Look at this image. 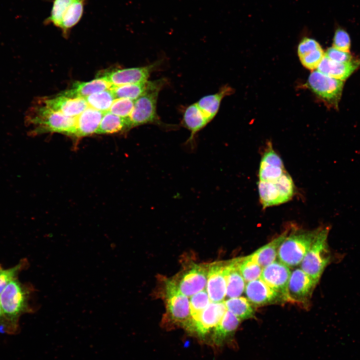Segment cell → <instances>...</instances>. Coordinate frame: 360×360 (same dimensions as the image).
Segmentation results:
<instances>
[{
	"label": "cell",
	"mask_w": 360,
	"mask_h": 360,
	"mask_svg": "<svg viewBox=\"0 0 360 360\" xmlns=\"http://www.w3.org/2000/svg\"><path fill=\"white\" fill-rule=\"evenodd\" d=\"M238 266L246 282L260 277L262 268L258 264L252 254L238 258Z\"/></svg>",
	"instance_id": "f546056e"
},
{
	"label": "cell",
	"mask_w": 360,
	"mask_h": 360,
	"mask_svg": "<svg viewBox=\"0 0 360 360\" xmlns=\"http://www.w3.org/2000/svg\"><path fill=\"white\" fill-rule=\"evenodd\" d=\"M360 60H352L346 62H339L330 60L325 55L318 67V71L321 73L344 80L359 66Z\"/></svg>",
	"instance_id": "7402d4cb"
},
{
	"label": "cell",
	"mask_w": 360,
	"mask_h": 360,
	"mask_svg": "<svg viewBox=\"0 0 360 360\" xmlns=\"http://www.w3.org/2000/svg\"><path fill=\"white\" fill-rule=\"evenodd\" d=\"M32 286L16 278L10 282L0 294V304L4 318V332L8 334H17L20 329V317L33 312L30 303L33 292Z\"/></svg>",
	"instance_id": "6da1fadb"
},
{
	"label": "cell",
	"mask_w": 360,
	"mask_h": 360,
	"mask_svg": "<svg viewBox=\"0 0 360 360\" xmlns=\"http://www.w3.org/2000/svg\"><path fill=\"white\" fill-rule=\"evenodd\" d=\"M162 88L151 90L134 100L133 110L128 118L130 129L145 124H160L156 112V102Z\"/></svg>",
	"instance_id": "52a82bcc"
},
{
	"label": "cell",
	"mask_w": 360,
	"mask_h": 360,
	"mask_svg": "<svg viewBox=\"0 0 360 360\" xmlns=\"http://www.w3.org/2000/svg\"><path fill=\"white\" fill-rule=\"evenodd\" d=\"M325 56L332 60L339 62H351L352 56L350 52L339 50L334 47L328 48Z\"/></svg>",
	"instance_id": "74e56055"
},
{
	"label": "cell",
	"mask_w": 360,
	"mask_h": 360,
	"mask_svg": "<svg viewBox=\"0 0 360 360\" xmlns=\"http://www.w3.org/2000/svg\"><path fill=\"white\" fill-rule=\"evenodd\" d=\"M325 54L322 47L300 58L302 64L306 68L314 70L318 68Z\"/></svg>",
	"instance_id": "d590c367"
},
{
	"label": "cell",
	"mask_w": 360,
	"mask_h": 360,
	"mask_svg": "<svg viewBox=\"0 0 360 360\" xmlns=\"http://www.w3.org/2000/svg\"><path fill=\"white\" fill-rule=\"evenodd\" d=\"M104 112L88 106L76 117L73 137L78 139L90 136L97 130Z\"/></svg>",
	"instance_id": "44dd1931"
},
{
	"label": "cell",
	"mask_w": 360,
	"mask_h": 360,
	"mask_svg": "<svg viewBox=\"0 0 360 360\" xmlns=\"http://www.w3.org/2000/svg\"><path fill=\"white\" fill-rule=\"evenodd\" d=\"M164 298L166 306L164 322L170 326L184 328L190 318V305L188 297L182 294L171 280L165 282Z\"/></svg>",
	"instance_id": "8992f818"
},
{
	"label": "cell",
	"mask_w": 360,
	"mask_h": 360,
	"mask_svg": "<svg viewBox=\"0 0 360 360\" xmlns=\"http://www.w3.org/2000/svg\"><path fill=\"white\" fill-rule=\"evenodd\" d=\"M228 260L208 264L206 290L212 302H224L226 296V275Z\"/></svg>",
	"instance_id": "7c38bea8"
},
{
	"label": "cell",
	"mask_w": 360,
	"mask_h": 360,
	"mask_svg": "<svg viewBox=\"0 0 360 360\" xmlns=\"http://www.w3.org/2000/svg\"><path fill=\"white\" fill-rule=\"evenodd\" d=\"M333 47L349 52L350 47V39L348 33L343 28L336 30L333 38Z\"/></svg>",
	"instance_id": "8d00e7d4"
},
{
	"label": "cell",
	"mask_w": 360,
	"mask_h": 360,
	"mask_svg": "<svg viewBox=\"0 0 360 360\" xmlns=\"http://www.w3.org/2000/svg\"><path fill=\"white\" fill-rule=\"evenodd\" d=\"M210 302L206 289L190 296V318L184 328L190 323L194 321Z\"/></svg>",
	"instance_id": "1f68e13d"
},
{
	"label": "cell",
	"mask_w": 360,
	"mask_h": 360,
	"mask_svg": "<svg viewBox=\"0 0 360 360\" xmlns=\"http://www.w3.org/2000/svg\"><path fill=\"white\" fill-rule=\"evenodd\" d=\"M238 258L228 260L226 275V296H240L244 292L246 281L238 266Z\"/></svg>",
	"instance_id": "603a6c76"
},
{
	"label": "cell",
	"mask_w": 360,
	"mask_h": 360,
	"mask_svg": "<svg viewBox=\"0 0 360 360\" xmlns=\"http://www.w3.org/2000/svg\"><path fill=\"white\" fill-rule=\"evenodd\" d=\"M134 100L124 98H116L108 112L124 118H128L134 106Z\"/></svg>",
	"instance_id": "e575fe53"
},
{
	"label": "cell",
	"mask_w": 360,
	"mask_h": 360,
	"mask_svg": "<svg viewBox=\"0 0 360 360\" xmlns=\"http://www.w3.org/2000/svg\"><path fill=\"white\" fill-rule=\"evenodd\" d=\"M128 118H124L106 112L103 114L97 134H112L130 130Z\"/></svg>",
	"instance_id": "83f0119b"
},
{
	"label": "cell",
	"mask_w": 360,
	"mask_h": 360,
	"mask_svg": "<svg viewBox=\"0 0 360 360\" xmlns=\"http://www.w3.org/2000/svg\"><path fill=\"white\" fill-rule=\"evenodd\" d=\"M319 228L312 230H304L293 226L287 228V234L278 250L279 260L289 267H295L300 264Z\"/></svg>",
	"instance_id": "3957f363"
},
{
	"label": "cell",
	"mask_w": 360,
	"mask_h": 360,
	"mask_svg": "<svg viewBox=\"0 0 360 360\" xmlns=\"http://www.w3.org/2000/svg\"><path fill=\"white\" fill-rule=\"evenodd\" d=\"M232 92V88L225 86L216 93L202 97L196 104L210 122L218 113L222 98Z\"/></svg>",
	"instance_id": "484cf974"
},
{
	"label": "cell",
	"mask_w": 360,
	"mask_h": 360,
	"mask_svg": "<svg viewBox=\"0 0 360 360\" xmlns=\"http://www.w3.org/2000/svg\"><path fill=\"white\" fill-rule=\"evenodd\" d=\"M331 226L321 225L310 247L303 258L300 268L318 282L326 267L332 261L328 238Z\"/></svg>",
	"instance_id": "277c9868"
},
{
	"label": "cell",
	"mask_w": 360,
	"mask_h": 360,
	"mask_svg": "<svg viewBox=\"0 0 360 360\" xmlns=\"http://www.w3.org/2000/svg\"><path fill=\"white\" fill-rule=\"evenodd\" d=\"M40 100L52 110L72 118L78 117L88 107L85 98H71L59 94Z\"/></svg>",
	"instance_id": "e0dca14e"
},
{
	"label": "cell",
	"mask_w": 360,
	"mask_h": 360,
	"mask_svg": "<svg viewBox=\"0 0 360 360\" xmlns=\"http://www.w3.org/2000/svg\"><path fill=\"white\" fill-rule=\"evenodd\" d=\"M73 0H53L50 15L44 21V24H52L59 28L61 17L65 7Z\"/></svg>",
	"instance_id": "836d02e7"
},
{
	"label": "cell",
	"mask_w": 360,
	"mask_h": 360,
	"mask_svg": "<svg viewBox=\"0 0 360 360\" xmlns=\"http://www.w3.org/2000/svg\"><path fill=\"white\" fill-rule=\"evenodd\" d=\"M286 172L282 158L273 148L272 144L268 142L261 158L258 171L259 180L272 182Z\"/></svg>",
	"instance_id": "2e32d148"
},
{
	"label": "cell",
	"mask_w": 360,
	"mask_h": 360,
	"mask_svg": "<svg viewBox=\"0 0 360 360\" xmlns=\"http://www.w3.org/2000/svg\"><path fill=\"white\" fill-rule=\"evenodd\" d=\"M290 274L289 266L280 260H275L262 268L260 278L288 302V286Z\"/></svg>",
	"instance_id": "5bb4252c"
},
{
	"label": "cell",
	"mask_w": 360,
	"mask_h": 360,
	"mask_svg": "<svg viewBox=\"0 0 360 360\" xmlns=\"http://www.w3.org/2000/svg\"><path fill=\"white\" fill-rule=\"evenodd\" d=\"M258 188L263 208L286 203L292 200L295 192L294 181L288 172L272 182L258 180Z\"/></svg>",
	"instance_id": "5b68a950"
},
{
	"label": "cell",
	"mask_w": 360,
	"mask_h": 360,
	"mask_svg": "<svg viewBox=\"0 0 360 360\" xmlns=\"http://www.w3.org/2000/svg\"><path fill=\"white\" fill-rule=\"evenodd\" d=\"M226 310L224 301L210 302L198 317L184 328L192 334L203 338L219 323Z\"/></svg>",
	"instance_id": "30bf717a"
},
{
	"label": "cell",
	"mask_w": 360,
	"mask_h": 360,
	"mask_svg": "<svg viewBox=\"0 0 360 360\" xmlns=\"http://www.w3.org/2000/svg\"><path fill=\"white\" fill-rule=\"evenodd\" d=\"M318 282L300 268L292 272L288 286V302L308 305Z\"/></svg>",
	"instance_id": "8fae6325"
},
{
	"label": "cell",
	"mask_w": 360,
	"mask_h": 360,
	"mask_svg": "<svg viewBox=\"0 0 360 360\" xmlns=\"http://www.w3.org/2000/svg\"><path fill=\"white\" fill-rule=\"evenodd\" d=\"M244 292L246 298L255 306L286 302L280 294L271 288L260 278L246 282Z\"/></svg>",
	"instance_id": "9a60e30c"
},
{
	"label": "cell",
	"mask_w": 360,
	"mask_h": 360,
	"mask_svg": "<svg viewBox=\"0 0 360 360\" xmlns=\"http://www.w3.org/2000/svg\"><path fill=\"white\" fill-rule=\"evenodd\" d=\"M159 64L158 62H156L142 67L118 69L108 72L104 76L112 86L142 83L148 80L150 74Z\"/></svg>",
	"instance_id": "4fadbf2b"
},
{
	"label": "cell",
	"mask_w": 360,
	"mask_h": 360,
	"mask_svg": "<svg viewBox=\"0 0 360 360\" xmlns=\"http://www.w3.org/2000/svg\"><path fill=\"white\" fill-rule=\"evenodd\" d=\"M2 326L3 327L4 325V318L3 314V312L0 304V326Z\"/></svg>",
	"instance_id": "ab89813d"
},
{
	"label": "cell",
	"mask_w": 360,
	"mask_h": 360,
	"mask_svg": "<svg viewBox=\"0 0 360 360\" xmlns=\"http://www.w3.org/2000/svg\"><path fill=\"white\" fill-rule=\"evenodd\" d=\"M320 48H321L320 44L315 40L310 38H304L300 41L298 46V56L300 58Z\"/></svg>",
	"instance_id": "f35d334b"
},
{
	"label": "cell",
	"mask_w": 360,
	"mask_h": 360,
	"mask_svg": "<svg viewBox=\"0 0 360 360\" xmlns=\"http://www.w3.org/2000/svg\"><path fill=\"white\" fill-rule=\"evenodd\" d=\"M85 99L88 106L104 113L109 111L116 98L109 89L92 94Z\"/></svg>",
	"instance_id": "4dcf8cb0"
},
{
	"label": "cell",
	"mask_w": 360,
	"mask_h": 360,
	"mask_svg": "<svg viewBox=\"0 0 360 360\" xmlns=\"http://www.w3.org/2000/svg\"><path fill=\"white\" fill-rule=\"evenodd\" d=\"M112 85L102 76L88 82H74L72 87L59 94L71 97L85 98L92 94L109 90Z\"/></svg>",
	"instance_id": "ffe728a7"
},
{
	"label": "cell",
	"mask_w": 360,
	"mask_h": 360,
	"mask_svg": "<svg viewBox=\"0 0 360 360\" xmlns=\"http://www.w3.org/2000/svg\"><path fill=\"white\" fill-rule=\"evenodd\" d=\"M76 118L67 116L36 100L26 112L25 122L33 129L35 134L58 132L73 136L76 130Z\"/></svg>",
	"instance_id": "7a4b0ae2"
},
{
	"label": "cell",
	"mask_w": 360,
	"mask_h": 360,
	"mask_svg": "<svg viewBox=\"0 0 360 360\" xmlns=\"http://www.w3.org/2000/svg\"><path fill=\"white\" fill-rule=\"evenodd\" d=\"M165 80H158L146 81L142 83L127 84L118 86H112L110 89L116 98H124L136 100L148 91L158 87H163Z\"/></svg>",
	"instance_id": "d6986e66"
},
{
	"label": "cell",
	"mask_w": 360,
	"mask_h": 360,
	"mask_svg": "<svg viewBox=\"0 0 360 360\" xmlns=\"http://www.w3.org/2000/svg\"><path fill=\"white\" fill-rule=\"evenodd\" d=\"M28 264L26 259L20 260L16 265L8 268H4L0 264V294L10 282L17 278L18 274L26 268Z\"/></svg>",
	"instance_id": "d6a6232c"
},
{
	"label": "cell",
	"mask_w": 360,
	"mask_h": 360,
	"mask_svg": "<svg viewBox=\"0 0 360 360\" xmlns=\"http://www.w3.org/2000/svg\"><path fill=\"white\" fill-rule=\"evenodd\" d=\"M242 320L226 310L223 317L212 330V342L217 346L224 345L231 340Z\"/></svg>",
	"instance_id": "ac0fdd59"
},
{
	"label": "cell",
	"mask_w": 360,
	"mask_h": 360,
	"mask_svg": "<svg viewBox=\"0 0 360 360\" xmlns=\"http://www.w3.org/2000/svg\"><path fill=\"white\" fill-rule=\"evenodd\" d=\"M208 264H193L171 280L179 291L188 297L206 289Z\"/></svg>",
	"instance_id": "ba28073f"
},
{
	"label": "cell",
	"mask_w": 360,
	"mask_h": 360,
	"mask_svg": "<svg viewBox=\"0 0 360 360\" xmlns=\"http://www.w3.org/2000/svg\"><path fill=\"white\" fill-rule=\"evenodd\" d=\"M88 0H73L64 8L61 18L60 28L64 36L80 20L84 8Z\"/></svg>",
	"instance_id": "d4e9b609"
},
{
	"label": "cell",
	"mask_w": 360,
	"mask_h": 360,
	"mask_svg": "<svg viewBox=\"0 0 360 360\" xmlns=\"http://www.w3.org/2000/svg\"><path fill=\"white\" fill-rule=\"evenodd\" d=\"M182 122L184 126L190 132L187 142L192 143L196 134L205 127L210 122L195 103L188 106L185 109Z\"/></svg>",
	"instance_id": "cb8c5ba5"
},
{
	"label": "cell",
	"mask_w": 360,
	"mask_h": 360,
	"mask_svg": "<svg viewBox=\"0 0 360 360\" xmlns=\"http://www.w3.org/2000/svg\"><path fill=\"white\" fill-rule=\"evenodd\" d=\"M308 85L316 95L328 104L338 108L342 96L344 82L316 70L308 78Z\"/></svg>",
	"instance_id": "9c48e42d"
},
{
	"label": "cell",
	"mask_w": 360,
	"mask_h": 360,
	"mask_svg": "<svg viewBox=\"0 0 360 360\" xmlns=\"http://www.w3.org/2000/svg\"><path fill=\"white\" fill-rule=\"evenodd\" d=\"M224 302L227 310L241 320L254 317V310L246 298L238 296L229 298Z\"/></svg>",
	"instance_id": "f1b7e54d"
},
{
	"label": "cell",
	"mask_w": 360,
	"mask_h": 360,
	"mask_svg": "<svg viewBox=\"0 0 360 360\" xmlns=\"http://www.w3.org/2000/svg\"><path fill=\"white\" fill-rule=\"evenodd\" d=\"M287 233L288 228L278 236L252 254L262 268L275 261L279 247Z\"/></svg>",
	"instance_id": "4316f807"
}]
</instances>
